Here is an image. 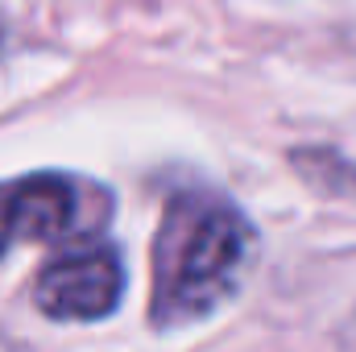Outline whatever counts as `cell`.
Listing matches in <instances>:
<instances>
[{"instance_id":"obj_1","label":"cell","mask_w":356,"mask_h":352,"mask_svg":"<svg viewBox=\"0 0 356 352\" xmlns=\"http://www.w3.org/2000/svg\"><path fill=\"white\" fill-rule=\"evenodd\" d=\"M253 262L249 220L216 195L170 199L154 241V323L186 328L220 311Z\"/></svg>"},{"instance_id":"obj_2","label":"cell","mask_w":356,"mask_h":352,"mask_svg":"<svg viewBox=\"0 0 356 352\" xmlns=\"http://www.w3.org/2000/svg\"><path fill=\"white\" fill-rule=\"evenodd\" d=\"M124 294V265L112 249H83L42 269L33 298L50 319H104Z\"/></svg>"},{"instance_id":"obj_3","label":"cell","mask_w":356,"mask_h":352,"mask_svg":"<svg viewBox=\"0 0 356 352\" xmlns=\"http://www.w3.org/2000/svg\"><path fill=\"white\" fill-rule=\"evenodd\" d=\"M13 216L21 241H54L79 220V186L63 175H33L13 186Z\"/></svg>"},{"instance_id":"obj_4","label":"cell","mask_w":356,"mask_h":352,"mask_svg":"<svg viewBox=\"0 0 356 352\" xmlns=\"http://www.w3.org/2000/svg\"><path fill=\"white\" fill-rule=\"evenodd\" d=\"M17 237V216H13V186H0V249Z\"/></svg>"},{"instance_id":"obj_5","label":"cell","mask_w":356,"mask_h":352,"mask_svg":"<svg viewBox=\"0 0 356 352\" xmlns=\"http://www.w3.org/2000/svg\"><path fill=\"white\" fill-rule=\"evenodd\" d=\"M0 46H4V21H0Z\"/></svg>"},{"instance_id":"obj_6","label":"cell","mask_w":356,"mask_h":352,"mask_svg":"<svg viewBox=\"0 0 356 352\" xmlns=\"http://www.w3.org/2000/svg\"><path fill=\"white\" fill-rule=\"evenodd\" d=\"M353 340H356V315H353Z\"/></svg>"}]
</instances>
